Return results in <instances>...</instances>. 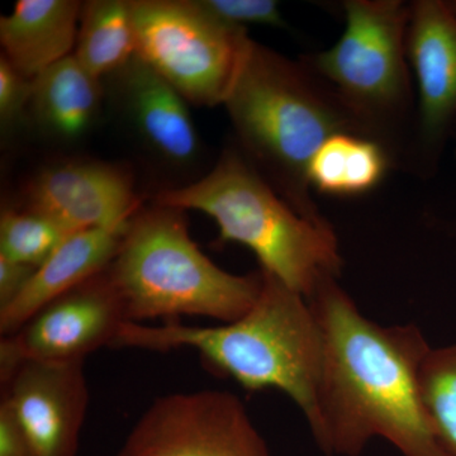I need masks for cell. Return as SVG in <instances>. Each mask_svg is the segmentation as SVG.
<instances>
[{"label":"cell","mask_w":456,"mask_h":456,"mask_svg":"<svg viewBox=\"0 0 456 456\" xmlns=\"http://www.w3.org/2000/svg\"><path fill=\"white\" fill-rule=\"evenodd\" d=\"M322 327L325 359L312 430L329 456H360L383 439L402 456H450L432 428L419 388L431 346L419 327L369 320L338 279L308 298Z\"/></svg>","instance_id":"6da1fadb"},{"label":"cell","mask_w":456,"mask_h":456,"mask_svg":"<svg viewBox=\"0 0 456 456\" xmlns=\"http://www.w3.org/2000/svg\"><path fill=\"white\" fill-rule=\"evenodd\" d=\"M259 297L244 316L218 326L126 322L114 347L150 351L191 349L207 367L248 392L288 395L316 428L325 359L322 327L302 294L260 270Z\"/></svg>","instance_id":"7a4b0ae2"},{"label":"cell","mask_w":456,"mask_h":456,"mask_svg":"<svg viewBox=\"0 0 456 456\" xmlns=\"http://www.w3.org/2000/svg\"><path fill=\"white\" fill-rule=\"evenodd\" d=\"M224 106L246 160L299 215L325 218L311 194L312 159L335 134L369 139L331 88L302 59L250 38Z\"/></svg>","instance_id":"3957f363"},{"label":"cell","mask_w":456,"mask_h":456,"mask_svg":"<svg viewBox=\"0 0 456 456\" xmlns=\"http://www.w3.org/2000/svg\"><path fill=\"white\" fill-rule=\"evenodd\" d=\"M155 200L208 216L220 230V244L246 246L260 270L307 299L322 281L340 278V246L331 224L299 215L236 150H226L202 179L165 189Z\"/></svg>","instance_id":"277c9868"},{"label":"cell","mask_w":456,"mask_h":456,"mask_svg":"<svg viewBox=\"0 0 456 456\" xmlns=\"http://www.w3.org/2000/svg\"><path fill=\"white\" fill-rule=\"evenodd\" d=\"M108 272L137 323L183 316L233 322L263 285L260 270L236 275L216 265L189 235L183 211L158 204L131 218Z\"/></svg>","instance_id":"5b68a950"},{"label":"cell","mask_w":456,"mask_h":456,"mask_svg":"<svg viewBox=\"0 0 456 456\" xmlns=\"http://www.w3.org/2000/svg\"><path fill=\"white\" fill-rule=\"evenodd\" d=\"M345 29L331 49L302 60L338 95L369 136L406 165L416 103L407 59L410 4L346 0Z\"/></svg>","instance_id":"8992f818"},{"label":"cell","mask_w":456,"mask_h":456,"mask_svg":"<svg viewBox=\"0 0 456 456\" xmlns=\"http://www.w3.org/2000/svg\"><path fill=\"white\" fill-rule=\"evenodd\" d=\"M137 55L185 101L224 106L250 37L216 20L197 0H134Z\"/></svg>","instance_id":"52a82bcc"},{"label":"cell","mask_w":456,"mask_h":456,"mask_svg":"<svg viewBox=\"0 0 456 456\" xmlns=\"http://www.w3.org/2000/svg\"><path fill=\"white\" fill-rule=\"evenodd\" d=\"M116 456H272L241 399L221 389L156 398Z\"/></svg>","instance_id":"ba28073f"},{"label":"cell","mask_w":456,"mask_h":456,"mask_svg":"<svg viewBox=\"0 0 456 456\" xmlns=\"http://www.w3.org/2000/svg\"><path fill=\"white\" fill-rule=\"evenodd\" d=\"M130 322L125 302L104 270L57 297L0 341V382L26 362H86L90 354L116 345Z\"/></svg>","instance_id":"9c48e42d"},{"label":"cell","mask_w":456,"mask_h":456,"mask_svg":"<svg viewBox=\"0 0 456 456\" xmlns=\"http://www.w3.org/2000/svg\"><path fill=\"white\" fill-rule=\"evenodd\" d=\"M407 59L415 75L417 103L406 165L431 176L456 131V18L448 2L410 3Z\"/></svg>","instance_id":"30bf717a"},{"label":"cell","mask_w":456,"mask_h":456,"mask_svg":"<svg viewBox=\"0 0 456 456\" xmlns=\"http://www.w3.org/2000/svg\"><path fill=\"white\" fill-rule=\"evenodd\" d=\"M84 364L26 362L2 382V402L36 456H77L89 406Z\"/></svg>","instance_id":"8fae6325"},{"label":"cell","mask_w":456,"mask_h":456,"mask_svg":"<svg viewBox=\"0 0 456 456\" xmlns=\"http://www.w3.org/2000/svg\"><path fill=\"white\" fill-rule=\"evenodd\" d=\"M29 211L44 213L74 231L127 224L139 212L132 180L102 163H65L47 167L26 189Z\"/></svg>","instance_id":"7c38bea8"},{"label":"cell","mask_w":456,"mask_h":456,"mask_svg":"<svg viewBox=\"0 0 456 456\" xmlns=\"http://www.w3.org/2000/svg\"><path fill=\"white\" fill-rule=\"evenodd\" d=\"M141 139L165 161L184 167L196 160L200 140L187 101L139 55L112 75Z\"/></svg>","instance_id":"4fadbf2b"},{"label":"cell","mask_w":456,"mask_h":456,"mask_svg":"<svg viewBox=\"0 0 456 456\" xmlns=\"http://www.w3.org/2000/svg\"><path fill=\"white\" fill-rule=\"evenodd\" d=\"M128 224L71 233L55 253L36 269L25 289L9 305L0 308L2 338L17 332L47 303L110 268Z\"/></svg>","instance_id":"5bb4252c"},{"label":"cell","mask_w":456,"mask_h":456,"mask_svg":"<svg viewBox=\"0 0 456 456\" xmlns=\"http://www.w3.org/2000/svg\"><path fill=\"white\" fill-rule=\"evenodd\" d=\"M82 3L75 0H18L0 18L3 57L27 79L70 56L77 45Z\"/></svg>","instance_id":"9a60e30c"},{"label":"cell","mask_w":456,"mask_h":456,"mask_svg":"<svg viewBox=\"0 0 456 456\" xmlns=\"http://www.w3.org/2000/svg\"><path fill=\"white\" fill-rule=\"evenodd\" d=\"M101 80L70 55L32 80L31 107L36 121L60 139L83 136L97 119Z\"/></svg>","instance_id":"2e32d148"},{"label":"cell","mask_w":456,"mask_h":456,"mask_svg":"<svg viewBox=\"0 0 456 456\" xmlns=\"http://www.w3.org/2000/svg\"><path fill=\"white\" fill-rule=\"evenodd\" d=\"M395 167L391 155L377 141L338 134L318 149L308 169L312 188L335 197L368 193Z\"/></svg>","instance_id":"e0dca14e"},{"label":"cell","mask_w":456,"mask_h":456,"mask_svg":"<svg viewBox=\"0 0 456 456\" xmlns=\"http://www.w3.org/2000/svg\"><path fill=\"white\" fill-rule=\"evenodd\" d=\"M74 56L88 73L112 77L137 55L130 0L84 3Z\"/></svg>","instance_id":"ac0fdd59"},{"label":"cell","mask_w":456,"mask_h":456,"mask_svg":"<svg viewBox=\"0 0 456 456\" xmlns=\"http://www.w3.org/2000/svg\"><path fill=\"white\" fill-rule=\"evenodd\" d=\"M74 232L44 213L5 209L0 217V256L37 269Z\"/></svg>","instance_id":"d6986e66"},{"label":"cell","mask_w":456,"mask_h":456,"mask_svg":"<svg viewBox=\"0 0 456 456\" xmlns=\"http://www.w3.org/2000/svg\"><path fill=\"white\" fill-rule=\"evenodd\" d=\"M419 388L437 439L456 456V344L431 347L419 371Z\"/></svg>","instance_id":"ffe728a7"},{"label":"cell","mask_w":456,"mask_h":456,"mask_svg":"<svg viewBox=\"0 0 456 456\" xmlns=\"http://www.w3.org/2000/svg\"><path fill=\"white\" fill-rule=\"evenodd\" d=\"M197 3L207 13L228 26L287 27L278 3L273 0H197Z\"/></svg>","instance_id":"44dd1931"},{"label":"cell","mask_w":456,"mask_h":456,"mask_svg":"<svg viewBox=\"0 0 456 456\" xmlns=\"http://www.w3.org/2000/svg\"><path fill=\"white\" fill-rule=\"evenodd\" d=\"M32 80L18 73L4 57H0V121L9 128L31 106Z\"/></svg>","instance_id":"7402d4cb"},{"label":"cell","mask_w":456,"mask_h":456,"mask_svg":"<svg viewBox=\"0 0 456 456\" xmlns=\"http://www.w3.org/2000/svg\"><path fill=\"white\" fill-rule=\"evenodd\" d=\"M35 268L0 256V308L5 307L25 289Z\"/></svg>","instance_id":"603a6c76"},{"label":"cell","mask_w":456,"mask_h":456,"mask_svg":"<svg viewBox=\"0 0 456 456\" xmlns=\"http://www.w3.org/2000/svg\"><path fill=\"white\" fill-rule=\"evenodd\" d=\"M0 456H36L4 402L0 401Z\"/></svg>","instance_id":"cb8c5ba5"},{"label":"cell","mask_w":456,"mask_h":456,"mask_svg":"<svg viewBox=\"0 0 456 456\" xmlns=\"http://www.w3.org/2000/svg\"><path fill=\"white\" fill-rule=\"evenodd\" d=\"M448 4L450 9H452V14H454V17L456 18V0H450Z\"/></svg>","instance_id":"d4e9b609"},{"label":"cell","mask_w":456,"mask_h":456,"mask_svg":"<svg viewBox=\"0 0 456 456\" xmlns=\"http://www.w3.org/2000/svg\"><path fill=\"white\" fill-rule=\"evenodd\" d=\"M454 136H455V139H456V131H455ZM455 156H456V149H455Z\"/></svg>","instance_id":"484cf974"}]
</instances>
